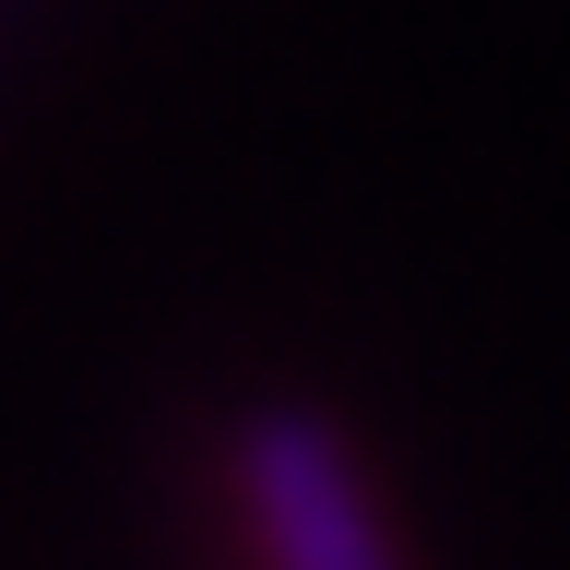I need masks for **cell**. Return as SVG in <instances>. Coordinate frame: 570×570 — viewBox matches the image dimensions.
<instances>
[{"mask_svg":"<svg viewBox=\"0 0 570 570\" xmlns=\"http://www.w3.org/2000/svg\"><path fill=\"white\" fill-rule=\"evenodd\" d=\"M238 511H249L262 570H392V534H381L345 440L321 416H249L238 428Z\"/></svg>","mask_w":570,"mask_h":570,"instance_id":"cell-1","label":"cell"}]
</instances>
